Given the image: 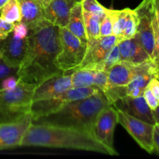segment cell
Here are the masks:
<instances>
[{
  "mask_svg": "<svg viewBox=\"0 0 159 159\" xmlns=\"http://www.w3.org/2000/svg\"><path fill=\"white\" fill-rule=\"evenodd\" d=\"M67 29L80 39L83 43H87L88 39L85 34L83 11L81 2H75L71 8Z\"/></svg>",
  "mask_w": 159,
  "mask_h": 159,
  "instance_id": "cell-20",
  "label": "cell"
},
{
  "mask_svg": "<svg viewBox=\"0 0 159 159\" xmlns=\"http://www.w3.org/2000/svg\"><path fill=\"white\" fill-rule=\"evenodd\" d=\"M36 1H37V2L40 5V6L43 9V8L46 7V6H48V3H49L51 0H36Z\"/></svg>",
  "mask_w": 159,
  "mask_h": 159,
  "instance_id": "cell-40",
  "label": "cell"
},
{
  "mask_svg": "<svg viewBox=\"0 0 159 159\" xmlns=\"http://www.w3.org/2000/svg\"><path fill=\"white\" fill-rule=\"evenodd\" d=\"M152 114H153L154 119H155V124L159 125V106L155 110H152Z\"/></svg>",
  "mask_w": 159,
  "mask_h": 159,
  "instance_id": "cell-39",
  "label": "cell"
},
{
  "mask_svg": "<svg viewBox=\"0 0 159 159\" xmlns=\"http://www.w3.org/2000/svg\"><path fill=\"white\" fill-rule=\"evenodd\" d=\"M116 43L117 38L115 35L100 37L96 40L88 41L85 57L76 69L102 70V62Z\"/></svg>",
  "mask_w": 159,
  "mask_h": 159,
  "instance_id": "cell-8",
  "label": "cell"
},
{
  "mask_svg": "<svg viewBox=\"0 0 159 159\" xmlns=\"http://www.w3.org/2000/svg\"><path fill=\"white\" fill-rule=\"evenodd\" d=\"M70 88H71V74H64L51 78L36 86L33 101L53 97Z\"/></svg>",
  "mask_w": 159,
  "mask_h": 159,
  "instance_id": "cell-16",
  "label": "cell"
},
{
  "mask_svg": "<svg viewBox=\"0 0 159 159\" xmlns=\"http://www.w3.org/2000/svg\"><path fill=\"white\" fill-rule=\"evenodd\" d=\"M32 124V115L27 113L14 123L0 124V151L20 147L23 138Z\"/></svg>",
  "mask_w": 159,
  "mask_h": 159,
  "instance_id": "cell-12",
  "label": "cell"
},
{
  "mask_svg": "<svg viewBox=\"0 0 159 159\" xmlns=\"http://www.w3.org/2000/svg\"><path fill=\"white\" fill-rule=\"evenodd\" d=\"M117 124L116 109L112 106H109L99 113L93 128V135L96 140L110 149L115 155H118L113 145L114 130Z\"/></svg>",
  "mask_w": 159,
  "mask_h": 159,
  "instance_id": "cell-9",
  "label": "cell"
},
{
  "mask_svg": "<svg viewBox=\"0 0 159 159\" xmlns=\"http://www.w3.org/2000/svg\"><path fill=\"white\" fill-rule=\"evenodd\" d=\"M2 18L12 23L21 21V12L18 0H9L0 9Z\"/></svg>",
  "mask_w": 159,
  "mask_h": 159,
  "instance_id": "cell-24",
  "label": "cell"
},
{
  "mask_svg": "<svg viewBox=\"0 0 159 159\" xmlns=\"http://www.w3.org/2000/svg\"><path fill=\"white\" fill-rule=\"evenodd\" d=\"M143 96H144L146 102H147L148 105V107H150L152 110H155L159 106V101L155 98L153 93H152V91L148 87H146L145 89H144Z\"/></svg>",
  "mask_w": 159,
  "mask_h": 159,
  "instance_id": "cell-33",
  "label": "cell"
},
{
  "mask_svg": "<svg viewBox=\"0 0 159 159\" xmlns=\"http://www.w3.org/2000/svg\"><path fill=\"white\" fill-rule=\"evenodd\" d=\"M113 34V20L107 12V16L100 22V37H108Z\"/></svg>",
  "mask_w": 159,
  "mask_h": 159,
  "instance_id": "cell-30",
  "label": "cell"
},
{
  "mask_svg": "<svg viewBox=\"0 0 159 159\" xmlns=\"http://www.w3.org/2000/svg\"><path fill=\"white\" fill-rule=\"evenodd\" d=\"M134 10L138 17L137 33L143 47L152 60L155 48V35L152 23L154 7L152 0H143Z\"/></svg>",
  "mask_w": 159,
  "mask_h": 159,
  "instance_id": "cell-10",
  "label": "cell"
},
{
  "mask_svg": "<svg viewBox=\"0 0 159 159\" xmlns=\"http://www.w3.org/2000/svg\"><path fill=\"white\" fill-rule=\"evenodd\" d=\"M156 125H157V126H158V128H159V125H158V124H156Z\"/></svg>",
  "mask_w": 159,
  "mask_h": 159,
  "instance_id": "cell-43",
  "label": "cell"
},
{
  "mask_svg": "<svg viewBox=\"0 0 159 159\" xmlns=\"http://www.w3.org/2000/svg\"><path fill=\"white\" fill-rule=\"evenodd\" d=\"M152 2H153L154 9H155L157 21L159 26V0H152Z\"/></svg>",
  "mask_w": 159,
  "mask_h": 159,
  "instance_id": "cell-38",
  "label": "cell"
},
{
  "mask_svg": "<svg viewBox=\"0 0 159 159\" xmlns=\"http://www.w3.org/2000/svg\"><path fill=\"white\" fill-rule=\"evenodd\" d=\"M71 74L72 88H84V87H89L93 85V82H94L93 70L79 68L74 70Z\"/></svg>",
  "mask_w": 159,
  "mask_h": 159,
  "instance_id": "cell-21",
  "label": "cell"
},
{
  "mask_svg": "<svg viewBox=\"0 0 159 159\" xmlns=\"http://www.w3.org/2000/svg\"><path fill=\"white\" fill-rule=\"evenodd\" d=\"M14 23H9L0 16V40H5L12 33Z\"/></svg>",
  "mask_w": 159,
  "mask_h": 159,
  "instance_id": "cell-31",
  "label": "cell"
},
{
  "mask_svg": "<svg viewBox=\"0 0 159 159\" xmlns=\"http://www.w3.org/2000/svg\"><path fill=\"white\" fill-rule=\"evenodd\" d=\"M113 105L116 110H122L137 119L155 124L152 110L148 107L143 96L139 97L125 96L115 101Z\"/></svg>",
  "mask_w": 159,
  "mask_h": 159,
  "instance_id": "cell-14",
  "label": "cell"
},
{
  "mask_svg": "<svg viewBox=\"0 0 159 159\" xmlns=\"http://www.w3.org/2000/svg\"><path fill=\"white\" fill-rule=\"evenodd\" d=\"M148 88L152 91L154 96H155L157 99L159 101V80L157 78H153L152 80L149 82L148 85Z\"/></svg>",
  "mask_w": 159,
  "mask_h": 159,
  "instance_id": "cell-36",
  "label": "cell"
},
{
  "mask_svg": "<svg viewBox=\"0 0 159 159\" xmlns=\"http://www.w3.org/2000/svg\"><path fill=\"white\" fill-rule=\"evenodd\" d=\"M153 78H157V72L155 65L137 75L130 83L125 86L126 95L130 97H139L143 96L144 89L148 85L149 82Z\"/></svg>",
  "mask_w": 159,
  "mask_h": 159,
  "instance_id": "cell-19",
  "label": "cell"
},
{
  "mask_svg": "<svg viewBox=\"0 0 159 159\" xmlns=\"http://www.w3.org/2000/svg\"><path fill=\"white\" fill-rule=\"evenodd\" d=\"M26 47L27 37L9 34L7 38L0 40V58L10 68H18L24 58Z\"/></svg>",
  "mask_w": 159,
  "mask_h": 159,
  "instance_id": "cell-13",
  "label": "cell"
},
{
  "mask_svg": "<svg viewBox=\"0 0 159 159\" xmlns=\"http://www.w3.org/2000/svg\"><path fill=\"white\" fill-rule=\"evenodd\" d=\"M120 61V53L117 43L113 47L102 64V70L107 71L110 67Z\"/></svg>",
  "mask_w": 159,
  "mask_h": 159,
  "instance_id": "cell-28",
  "label": "cell"
},
{
  "mask_svg": "<svg viewBox=\"0 0 159 159\" xmlns=\"http://www.w3.org/2000/svg\"><path fill=\"white\" fill-rule=\"evenodd\" d=\"M61 50L57 57L59 68L67 72L75 70L82 64L87 49V43L70 32L67 27H59Z\"/></svg>",
  "mask_w": 159,
  "mask_h": 159,
  "instance_id": "cell-5",
  "label": "cell"
},
{
  "mask_svg": "<svg viewBox=\"0 0 159 159\" xmlns=\"http://www.w3.org/2000/svg\"><path fill=\"white\" fill-rule=\"evenodd\" d=\"M21 12V22L30 31L34 30L43 20V8L36 0H18Z\"/></svg>",
  "mask_w": 159,
  "mask_h": 159,
  "instance_id": "cell-18",
  "label": "cell"
},
{
  "mask_svg": "<svg viewBox=\"0 0 159 159\" xmlns=\"http://www.w3.org/2000/svg\"><path fill=\"white\" fill-rule=\"evenodd\" d=\"M109 106L112 104L108 98L99 90L88 97L68 102L55 113L34 120L32 124L71 127L93 134L96 117Z\"/></svg>",
  "mask_w": 159,
  "mask_h": 159,
  "instance_id": "cell-3",
  "label": "cell"
},
{
  "mask_svg": "<svg viewBox=\"0 0 159 159\" xmlns=\"http://www.w3.org/2000/svg\"><path fill=\"white\" fill-rule=\"evenodd\" d=\"M154 152L159 155V128L156 124L154 129Z\"/></svg>",
  "mask_w": 159,
  "mask_h": 159,
  "instance_id": "cell-37",
  "label": "cell"
},
{
  "mask_svg": "<svg viewBox=\"0 0 159 159\" xmlns=\"http://www.w3.org/2000/svg\"><path fill=\"white\" fill-rule=\"evenodd\" d=\"M83 11V10H82ZM84 23L85 34L88 41L96 40L100 37V22L101 19L97 16L83 11Z\"/></svg>",
  "mask_w": 159,
  "mask_h": 159,
  "instance_id": "cell-22",
  "label": "cell"
},
{
  "mask_svg": "<svg viewBox=\"0 0 159 159\" xmlns=\"http://www.w3.org/2000/svg\"><path fill=\"white\" fill-rule=\"evenodd\" d=\"M93 85L97 87L99 90L104 92L108 87V76L107 71L96 70L94 71V82Z\"/></svg>",
  "mask_w": 159,
  "mask_h": 159,
  "instance_id": "cell-29",
  "label": "cell"
},
{
  "mask_svg": "<svg viewBox=\"0 0 159 159\" xmlns=\"http://www.w3.org/2000/svg\"><path fill=\"white\" fill-rule=\"evenodd\" d=\"M36 86L19 81L14 89H0V124L14 123L30 113Z\"/></svg>",
  "mask_w": 159,
  "mask_h": 159,
  "instance_id": "cell-4",
  "label": "cell"
},
{
  "mask_svg": "<svg viewBox=\"0 0 159 159\" xmlns=\"http://www.w3.org/2000/svg\"><path fill=\"white\" fill-rule=\"evenodd\" d=\"M75 2H81L82 1V0H74Z\"/></svg>",
  "mask_w": 159,
  "mask_h": 159,
  "instance_id": "cell-42",
  "label": "cell"
},
{
  "mask_svg": "<svg viewBox=\"0 0 159 159\" xmlns=\"http://www.w3.org/2000/svg\"><path fill=\"white\" fill-rule=\"evenodd\" d=\"M74 0H51L43 9V17L58 27H67Z\"/></svg>",
  "mask_w": 159,
  "mask_h": 159,
  "instance_id": "cell-17",
  "label": "cell"
},
{
  "mask_svg": "<svg viewBox=\"0 0 159 159\" xmlns=\"http://www.w3.org/2000/svg\"><path fill=\"white\" fill-rule=\"evenodd\" d=\"M17 69L18 68H12L9 67L0 58V82H2V79L7 76L11 75L13 72H16Z\"/></svg>",
  "mask_w": 159,
  "mask_h": 159,
  "instance_id": "cell-35",
  "label": "cell"
},
{
  "mask_svg": "<svg viewBox=\"0 0 159 159\" xmlns=\"http://www.w3.org/2000/svg\"><path fill=\"white\" fill-rule=\"evenodd\" d=\"M81 4L84 12L97 16L101 20L107 16L108 12V9L102 6L97 0H82Z\"/></svg>",
  "mask_w": 159,
  "mask_h": 159,
  "instance_id": "cell-26",
  "label": "cell"
},
{
  "mask_svg": "<svg viewBox=\"0 0 159 159\" xmlns=\"http://www.w3.org/2000/svg\"><path fill=\"white\" fill-rule=\"evenodd\" d=\"M138 17L134 9H131L128 19L126 23L125 27L117 38V43L124 39H130L133 37L138 32Z\"/></svg>",
  "mask_w": 159,
  "mask_h": 159,
  "instance_id": "cell-25",
  "label": "cell"
},
{
  "mask_svg": "<svg viewBox=\"0 0 159 159\" xmlns=\"http://www.w3.org/2000/svg\"><path fill=\"white\" fill-rule=\"evenodd\" d=\"M154 7V6H153ZM153 29H154V35H155V48H154L153 55H152V61L153 62L155 66L157 72V77L159 79V26L158 21L156 19L155 9L153 12Z\"/></svg>",
  "mask_w": 159,
  "mask_h": 159,
  "instance_id": "cell-27",
  "label": "cell"
},
{
  "mask_svg": "<svg viewBox=\"0 0 159 159\" xmlns=\"http://www.w3.org/2000/svg\"><path fill=\"white\" fill-rule=\"evenodd\" d=\"M8 1H9V0H0V9L7 3Z\"/></svg>",
  "mask_w": 159,
  "mask_h": 159,
  "instance_id": "cell-41",
  "label": "cell"
},
{
  "mask_svg": "<svg viewBox=\"0 0 159 159\" xmlns=\"http://www.w3.org/2000/svg\"><path fill=\"white\" fill-rule=\"evenodd\" d=\"M120 61L140 65L149 61L150 57L143 47L138 33L130 39H124L117 43Z\"/></svg>",
  "mask_w": 159,
  "mask_h": 159,
  "instance_id": "cell-15",
  "label": "cell"
},
{
  "mask_svg": "<svg viewBox=\"0 0 159 159\" xmlns=\"http://www.w3.org/2000/svg\"><path fill=\"white\" fill-rule=\"evenodd\" d=\"M12 34L16 37H20V38H26L29 36L30 30L25 23L20 21L14 23L13 30Z\"/></svg>",
  "mask_w": 159,
  "mask_h": 159,
  "instance_id": "cell-32",
  "label": "cell"
},
{
  "mask_svg": "<svg viewBox=\"0 0 159 159\" xmlns=\"http://www.w3.org/2000/svg\"><path fill=\"white\" fill-rule=\"evenodd\" d=\"M60 50L59 27L44 20L30 31L26 54L16 73L18 80L38 85L51 78L65 74L57 63Z\"/></svg>",
  "mask_w": 159,
  "mask_h": 159,
  "instance_id": "cell-1",
  "label": "cell"
},
{
  "mask_svg": "<svg viewBox=\"0 0 159 159\" xmlns=\"http://www.w3.org/2000/svg\"><path fill=\"white\" fill-rule=\"evenodd\" d=\"M131 9H124L122 10H114L109 9V13L113 20V34L116 38L120 36L121 33L125 27L126 23L128 19Z\"/></svg>",
  "mask_w": 159,
  "mask_h": 159,
  "instance_id": "cell-23",
  "label": "cell"
},
{
  "mask_svg": "<svg viewBox=\"0 0 159 159\" xmlns=\"http://www.w3.org/2000/svg\"><path fill=\"white\" fill-rule=\"evenodd\" d=\"M118 124H120L138 145L149 154L154 152V129L155 124L144 122L128 113L116 110Z\"/></svg>",
  "mask_w": 159,
  "mask_h": 159,
  "instance_id": "cell-7",
  "label": "cell"
},
{
  "mask_svg": "<svg viewBox=\"0 0 159 159\" xmlns=\"http://www.w3.org/2000/svg\"><path fill=\"white\" fill-rule=\"evenodd\" d=\"M152 65H154V63L152 61L140 65H133L129 62L120 61L107 70V76H108L107 88L126 86L127 84L131 82L132 79L137 75L150 68Z\"/></svg>",
  "mask_w": 159,
  "mask_h": 159,
  "instance_id": "cell-11",
  "label": "cell"
},
{
  "mask_svg": "<svg viewBox=\"0 0 159 159\" xmlns=\"http://www.w3.org/2000/svg\"><path fill=\"white\" fill-rule=\"evenodd\" d=\"M99 90V89L94 85L84 88L71 87L69 89L53 97L41 100L33 101L30 108L32 120L55 113L68 102L88 97Z\"/></svg>",
  "mask_w": 159,
  "mask_h": 159,
  "instance_id": "cell-6",
  "label": "cell"
},
{
  "mask_svg": "<svg viewBox=\"0 0 159 159\" xmlns=\"http://www.w3.org/2000/svg\"><path fill=\"white\" fill-rule=\"evenodd\" d=\"M19 80L16 75H9L2 79L1 82V89L6 90L14 89L18 85Z\"/></svg>",
  "mask_w": 159,
  "mask_h": 159,
  "instance_id": "cell-34",
  "label": "cell"
},
{
  "mask_svg": "<svg viewBox=\"0 0 159 159\" xmlns=\"http://www.w3.org/2000/svg\"><path fill=\"white\" fill-rule=\"evenodd\" d=\"M45 147L86 151L115 155L93 134L71 127L31 124L20 147Z\"/></svg>",
  "mask_w": 159,
  "mask_h": 159,
  "instance_id": "cell-2",
  "label": "cell"
}]
</instances>
